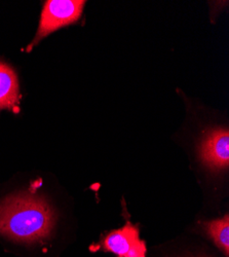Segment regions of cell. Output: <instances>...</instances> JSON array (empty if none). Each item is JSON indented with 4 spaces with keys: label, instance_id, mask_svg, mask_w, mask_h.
I'll use <instances>...</instances> for the list:
<instances>
[{
    "label": "cell",
    "instance_id": "6da1fadb",
    "mask_svg": "<svg viewBox=\"0 0 229 257\" xmlns=\"http://www.w3.org/2000/svg\"><path fill=\"white\" fill-rule=\"evenodd\" d=\"M57 216L52 205L32 183L27 190L0 200V238L26 247L42 246L54 237Z\"/></svg>",
    "mask_w": 229,
    "mask_h": 257
},
{
    "label": "cell",
    "instance_id": "7a4b0ae2",
    "mask_svg": "<svg viewBox=\"0 0 229 257\" xmlns=\"http://www.w3.org/2000/svg\"><path fill=\"white\" fill-rule=\"evenodd\" d=\"M85 1L82 0H48L42 8L38 31L28 50L60 28L76 22L80 18Z\"/></svg>",
    "mask_w": 229,
    "mask_h": 257
},
{
    "label": "cell",
    "instance_id": "3957f363",
    "mask_svg": "<svg viewBox=\"0 0 229 257\" xmlns=\"http://www.w3.org/2000/svg\"><path fill=\"white\" fill-rule=\"evenodd\" d=\"M200 158L214 170H223L229 165V133L227 129H216L203 139L199 149Z\"/></svg>",
    "mask_w": 229,
    "mask_h": 257
},
{
    "label": "cell",
    "instance_id": "277c9868",
    "mask_svg": "<svg viewBox=\"0 0 229 257\" xmlns=\"http://www.w3.org/2000/svg\"><path fill=\"white\" fill-rule=\"evenodd\" d=\"M104 247L118 257H145L146 253L145 244L139 238L138 228L131 224L108 235Z\"/></svg>",
    "mask_w": 229,
    "mask_h": 257
},
{
    "label": "cell",
    "instance_id": "5b68a950",
    "mask_svg": "<svg viewBox=\"0 0 229 257\" xmlns=\"http://www.w3.org/2000/svg\"><path fill=\"white\" fill-rule=\"evenodd\" d=\"M18 82L15 71L0 62V110L18 108Z\"/></svg>",
    "mask_w": 229,
    "mask_h": 257
},
{
    "label": "cell",
    "instance_id": "8992f818",
    "mask_svg": "<svg viewBox=\"0 0 229 257\" xmlns=\"http://www.w3.org/2000/svg\"><path fill=\"white\" fill-rule=\"evenodd\" d=\"M207 233L212 238L214 243L225 253L229 255V218L225 215L220 219H216L205 224Z\"/></svg>",
    "mask_w": 229,
    "mask_h": 257
}]
</instances>
